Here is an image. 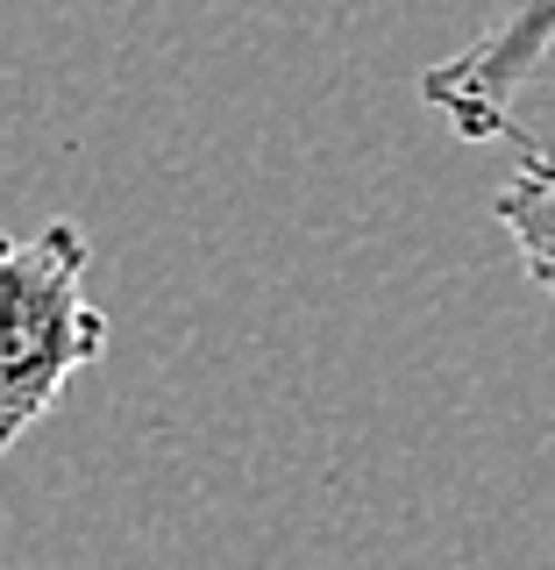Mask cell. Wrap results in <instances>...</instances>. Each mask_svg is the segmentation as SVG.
Returning <instances> with one entry per match:
<instances>
[{
	"instance_id": "obj_3",
	"label": "cell",
	"mask_w": 555,
	"mask_h": 570,
	"mask_svg": "<svg viewBox=\"0 0 555 570\" xmlns=\"http://www.w3.org/2000/svg\"><path fill=\"white\" fill-rule=\"evenodd\" d=\"M513 150H521V165L498 186L492 214L513 236V249H521L527 278L555 299V150H542V142H527V136H513Z\"/></svg>"
},
{
	"instance_id": "obj_2",
	"label": "cell",
	"mask_w": 555,
	"mask_h": 570,
	"mask_svg": "<svg viewBox=\"0 0 555 570\" xmlns=\"http://www.w3.org/2000/svg\"><path fill=\"white\" fill-rule=\"evenodd\" d=\"M548 50H555V0H506L485 36H470L456 58L420 71V100L463 142H498V136L513 142L521 136L513 129V100L534 86Z\"/></svg>"
},
{
	"instance_id": "obj_1",
	"label": "cell",
	"mask_w": 555,
	"mask_h": 570,
	"mask_svg": "<svg viewBox=\"0 0 555 570\" xmlns=\"http://www.w3.org/2000/svg\"><path fill=\"white\" fill-rule=\"evenodd\" d=\"M86 264L93 243L79 222L0 236V456L107 356V314L86 299Z\"/></svg>"
}]
</instances>
